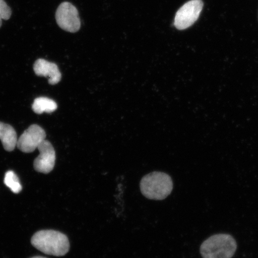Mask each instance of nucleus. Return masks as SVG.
<instances>
[{
	"mask_svg": "<svg viewBox=\"0 0 258 258\" xmlns=\"http://www.w3.org/2000/svg\"><path fill=\"white\" fill-rule=\"evenodd\" d=\"M31 258H46V257H42V256H35V257H32Z\"/></svg>",
	"mask_w": 258,
	"mask_h": 258,
	"instance_id": "13",
	"label": "nucleus"
},
{
	"mask_svg": "<svg viewBox=\"0 0 258 258\" xmlns=\"http://www.w3.org/2000/svg\"><path fill=\"white\" fill-rule=\"evenodd\" d=\"M32 110L37 114L43 112L51 113L56 110L57 105L52 99L40 97L34 100L32 106Z\"/></svg>",
	"mask_w": 258,
	"mask_h": 258,
	"instance_id": "10",
	"label": "nucleus"
},
{
	"mask_svg": "<svg viewBox=\"0 0 258 258\" xmlns=\"http://www.w3.org/2000/svg\"><path fill=\"white\" fill-rule=\"evenodd\" d=\"M4 182L5 185L11 188L13 192L18 194L22 191V186L18 177L13 171L10 170L6 172Z\"/></svg>",
	"mask_w": 258,
	"mask_h": 258,
	"instance_id": "11",
	"label": "nucleus"
},
{
	"mask_svg": "<svg viewBox=\"0 0 258 258\" xmlns=\"http://www.w3.org/2000/svg\"><path fill=\"white\" fill-rule=\"evenodd\" d=\"M203 8L202 0H190L176 12L174 25L179 30L191 27L198 21Z\"/></svg>",
	"mask_w": 258,
	"mask_h": 258,
	"instance_id": "4",
	"label": "nucleus"
},
{
	"mask_svg": "<svg viewBox=\"0 0 258 258\" xmlns=\"http://www.w3.org/2000/svg\"><path fill=\"white\" fill-rule=\"evenodd\" d=\"M17 134L12 125L0 122V140L5 150L14 151L18 142Z\"/></svg>",
	"mask_w": 258,
	"mask_h": 258,
	"instance_id": "9",
	"label": "nucleus"
},
{
	"mask_svg": "<svg viewBox=\"0 0 258 258\" xmlns=\"http://www.w3.org/2000/svg\"><path fill=\"white\" fill-rule=\"evenodd\" d=\"M34 71L37 76L48 79V83L51 85H56L62 78V74L57 64L43 59H38L35 61Z\"/></svg>",
	"mask_w": 258,
	"mask_h": 258,
	"instance_id": "8",
	"label": "nucleus"
},
{
	"mask_svg": "<svg viewBox=\"0 0 258 258\" xmlns=\"http://www.w3.org/2000/svg\"><path fill=\"white\" fill-rule=\"evenodd\" d=\"M12 10L9 7L4 0H0V27L2 25V20H8L11 18Z\"/></svg>",
	"mask_w": 258,
	"mask_h": 258,
	"instance_id": "12",
	"label": "nucleus"
},
{
	"mask_svg": "<svg viewBox=\"0 0 258 258\" xmlns=\"http://www.w3.org/2000/svg\"><path fill=\"white\" fill-rule=\"evenodd\" d=\"M31 244L45 254L62 256L69 252L70 244L66 235L59 231L41 230L31 238Z\"/></svg>",
	"mask_w": 258,
	"mask_h": 258,
	"instance_id": "1",
	"label": "nucleus"
},
{
	"mask_svg": "<svg viewBox=\"0 0 258 258\" xmlns=\"http://www.w3.org/2000/svg\"><path fill=\"white\" fill-rule=\"evenodd\" d=\"M236 241L232 235L218 234L205 240L201 247L203 258H231L237 250Z\"/></svg>",
	"mask_w": 258,
	"mask_h": 258,
	"instance_id": "3",
	"label": "nucleus"
},
{
	"mask_svg": "<svg viewBox=\"0 0 258 258\" xmlns=\"http://www.w3.org/2000/svg\"><path fill=\"white\" fill-rule=\"evenodd\" d=\"M40 155L34 161V169L38 172L49 173L55 165L56 153L53 145L45 140L37 148Z\"/></svg>",
	"mask_w": 258,
	"mask_h": 258,
	"instance_id": "7",
	"label": "nucleus"
},
{
	"mask_svg": "<svg viewBox=\"0 0 258 258\" xmlns=\"http://www.w3.org/2000/svg\"><path fill=\"white\" fill-rule=\"evenodd\" d=\"M173 181L167 174L154 172L144 176L141 180L140 188L145 198L162 201L168 197L173 189Z\"/></svg>",
	"mask_w": 258,
	"mask_h": 258,
	"instance_id": "2",
	"label": "nucleus"
},
{
	"mask_svg": "<svg viewBox=\"0 0 258 258\" xmlns=\"http://www.w3.org/2000/svg\"><path fill=\"white\" fill-rule=\"evenodd\" d=\"M46 137V134L43 128L40 125L32 124L18 139L16 146L22 152L31 153L37 149Z\"/></svg>",
	"mask_w": 258,
	"mask_h": 258,
	"instance_id": "6",
	"label": "nucleus"
},
{
	"mask_svg": "<svg viewBox=\"0 0 258 258\" xmlns=\"http://www.w3.org/2000/svg\"><path fill=\"white\" fill-rule=\"evenodd\" d=\"M56 20L58 25L67 32H76L81 27L79 12L69 2L61 3L56 12Z\"/></svg>",
	"mask_w": 258,
	"mask_h": 258,
	"instance_id": "5",
	"label": "nucleus"
}]
</instances>
